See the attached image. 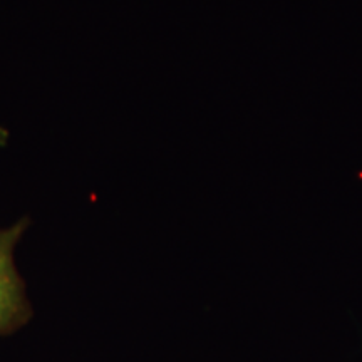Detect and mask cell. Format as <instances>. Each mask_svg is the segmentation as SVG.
Listing matches in <instances>:
<instances>
[{
    "mask_svg": "<svg viewBox=\"0 0 362 362\" xmlns=\"http://www.w3.org/2000/svg\"><path fill=\"white\" fill-rule=\"evenodd\" d=\"M27 226L29 220L22 218L0 230V337L16 334L33 317V305L13 259L17 243Z\"/></svg>",
    "mask_w": 362,
    "mask_h": 362,
    "instance_id": "obj_1",
    "label": "cell"
}]
</instances>
